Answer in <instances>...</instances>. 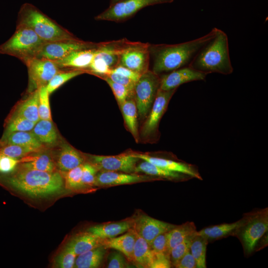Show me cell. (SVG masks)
I'll return each mask as SVG.
<instances>
[{
    "label": "cell",
    "mask_w": 268,
    "mask_h": 268,
    "mask_svg": "<svg viewBox=\"0 0 268 268\" xmlns=\"http://www.w3.org/2000/svg\"><path fill=\"white\" fill-rule=\"evenodd\" d=\"M216 28L200 38L179 44L149 45L152 71L159 75L189 66L201 49L214 37Z\"/></svg>",
    "instance_id": "obj_1"
},
{
    "label": "cell",
    "mask_w": 268,
    "mask_h": 268,
    "mask_svg": "<svg viewBox=\"0 0 268 268\" xmlns=\"http://www.w3.org/2000/svg\"><path fill=\"white\" fill-rule=\"evenodd\" d=\"M189 66L207 74L211 73L231 74L233 67L229 55L227 34L216 28L214 37L201 49Z\"/></svg>",
    "instance_id": "obj_2"
},
{
    "label": "cell",
    "mask_w": 268,
    "mask_h": 268,
    "mask_svg": "<svg viewBox=\"0 0 268 268\" xmlns=\"http://www.w3.org/2000/svg\"><path fill=\"white\" fill-rule=\"evenodd\" d=\"M14 189L32 198H44L57 194L64 189V180L58 172L23 168L7 180Z\"/></svg>",
    "instance_id": "obj_3"
},
{
    "label": "cell",
    "mask_w": 268,
    "mask_h": 268,
    "mask_svg": "<svg viewBox=\"0 0 268 268\" xmlns=\"http://www.w3.org/2000/svg\"><path fill=\"white\" fill-rule=\"evenodd\" d=\"M16 26L31 29L45 42L78 38L30 3L22 5Z\"/></svg>",
    "instance_id": "obj_4"
},
{
    "label": "cell",
    "mask_w": 268,
    "mask_h": 268,
    "mask_svg": "<svg viewBox=\"0 0 268 268\" xmlns=\"http://www.w3.org/2000/svg\"><path fill=\"white\" fill-rule=\"evenodd\" d=\"M44 43L31 29L16 26L11 37L0 45V54L16 57L25 64L36 58Z\"/></svg>",
    "instance_id": "obj_5"
},
{
    "label": "cell",
    "mask_w": 268,
    "mask_h": 268,
    "mask_svg": "<svg viewBox=\"0 0 268 268\" xmlns=\"http://www.w3.org/2000/svg\"><path fill=\"white\" fill-rule=\"evenodd\" d=\"M243 217V223L233 236L239 239L245 253L250 254L268 230V209L267 207L251 212Z\"/></svg>",
    "instance_id": "obj_6"
},
{
    "label": "cell",
    "mask_w": 268,
    "mask_h": 268,
    "mask_svg": "<svg viewBox=\"0 0 268 268\" xmlns=\"http://www.w3.org/2000/svg\"><path fill=\"white\" fill-rule=\"evenodd\" d=\"M160 76L149 69L141 74L134 87V99L140 119L149 113L160 88Z\"/></svg>",
    "instance_id": "obj_7"
},
{
    "label": "cell",
    "mask_w": 268,
    "mask_h": 268,
    "mask_svg": "<svg viewBox=\"0 0 268 268\" xmlns=\"http://www.w3.org/2000/svg\"><path fill=\"white\" fill-rule=\"evenodd\" d=\"M174 0H121L112 5L95 17L97 20L114 22L125 21L142 8L157 4L171 3Z\"/></svg>",
    "instance_id": "obj_8"
},
{
    "label": "cell",
    "mask_w": 268,
    "mask_h": 268,
    "mask_svg": "<svg viewBox=\"0 0 268 268\" xmlns=\"http://www.w3.org/2000/svg\"><path fill=\"white\" fill-rule=\"evenodd\" d=\"M149 46L147 43L127 41L120 52L118 65L140 74L146 71L150 60Z\"/></svg>",
    "instance_id": "obj_9"
},
{
    "label": "cell",
    "mask_w": 268,
    "mask_h": 268,
    "mask_svg": "<svg viewBox=\"0 0 268 268\" xmlns=\"http://www.w3.org/2000/svg\"><path fill=\"white\" fill-rule=\"evenodd\" d=\"M98 44L83 41L78 38L45 42L36 58L55 61L66 57L74 51L96 48Z\"/></svg>",
    "instance_id": "obj_10"
},
{
    "label": "cell",
    "mask_w": 268,
    "mask_h": 268,
    "mask_svg": "<svg viewBox=\"0 0 268 268\" xmlns=\"http://www.w3.org/2000/svg\"><path fill=\"white\" fill-rule=\"evenodd\" d=\"M25 65L28 73V93L47 86L53 76L62 70L54 61L37 58L29 60Z\"/></svg>",
    "instance_id": "obj_11"
},
{
    "label": "cell",
    "mask_w": 268,
    "mask_h": 268,
    "mask_svg": "<svg viewBox=\"0 0 268 268\" xmlns=\"http://www.w3.org/2000/svg\"><path fill=\"white\" fill-rule=\"evenodd\" d=\"M84 155L98 171H119L128 173L134 172L136 163L139 160L133 153H123L114 156L89 154Z\"/></svg>",
    "instance_id": "obj_12"
},
{
    "label": "cell",
    "mask_w": 268,
    "mask_h": 268,
    "mask_svg": "<svg viewBox=\"0 0 268 268\" xmlns=\"http://www.w3.org/2000/svg\"><path fill=\"white\" fill-rule=\"evenodd\" d=\"M176 90L159 89L147 119L141 130L140 135L143 138L154 136L157 134L159 122Z\"/></svg>",
    "instance_id": "obj_13"
},
{
    "label": "cell",
    "mask_w": 268,
    "mask_h": 268,
    "mask_svg": "<svg viewBox=\"0 0 268 268\" xmlns=\"http://www.w3.org/2000/svg\"><path fill=\"white\" fill-rule=\"evenodd\" d=\"M134 219L133 228L135 232L150 245L153 240L160 234L167 232L176 225L141 214Z\"/></svg>",
    "instance_id": "obj_14"
},
{
    "label": "cell",
    "mask_w": 268,
    "mask_h": 268,
    "mask_svg": "<svg viewBox=\"0 0 268 268\" xmlns=\"http://www.w3.org/2000/svg\"><path fill=\"white\" fill-rule=\"evenodd\" d=\"M207 74L197 70L190 66L183 67L160 76V89L170 90L187 82L204 80Z\"/></svg>",
    "instance_id": "obj_15"
},
{
    "label": "cell",
    "mask_w": 268,
    "mask_h": 268,
    "mask_svg": "<svg viewBox=\"0 0 268 268\" xmlns=\"http://www.w3.org/2000/svg\"><path fill=\"white\" fill-rule=\"evenodd\" d=\"M160 180L148 175H140L116 171H99L96 176L95 186L110 187Z\"/></svg>",
    "instance_id": "obj_16"
},
{
    "label": "cell",
    "mask_w": 268,
    "mask_h": 268,
    "mask_svg": "<svg viewBox=\"0 0 268 268\" xmlns=\"http://www.w3.org/2000/svg\"><path fill=\"white\" fill-rule=\"evenodd\" d=\"M133 154L139 159L147 161L164 169L184 174L199 180H202L198 169L192 164L167 158L151 156L145 154L134 153Z\"/></svg>",
    "instance_id": "obj_17"
},
{
    "label": "cell",
    "mask_w": 268,
    "mask_h": 268,
    "mask_svg": "<svg viewBox=\"0 0 268 268\" xmlns=\"http://www.w3.org/2000/svg\"><path fill=\"white\" fill-rule=\"evenodd\" d=\"M97 47L74 51L66 57L54 62L61 69L82 70L87 72Z\"/></svg>",
    "instance_id": "obj_18"
},
{
    "label": "cell",
    "mask_w": 268,
    "mask_h": 268,
    "mask_svg": "<svg viewBox=\"0 0 268 268\" xmlns=\"http://www.w3.org/2000/svg\"><path fill=\"white\" fill-rule=\"evenodd\" d=\"M133 225L134 219H131L94 225L86 231L100 239H110L126 232L133 228Z\"/></svg>",
    "instance_id": "obj_19"
},
{
    "label": "cell",
    "mask_w": 268,
    "mask_h": 268,
    "mask_svg": "<svg viewBox=\"0 0 268 268\" xmlns=\"http://www.w3.org/2000/svg\"><path fill=\"white\" fill-rule=\"evenodd\" d=\"M135 237L136 232L132 228L120 236L103 239V245L107 249H113L120 252L129 261H133Z\"/></svg>",
    "instance_id": "obj_20"
},
{
    "label": "cell",
    "mask_w": 268,
    "mask_h": 268,
    "mask_svg": "<svg viewBox=\"0 0 268 268\" xmlns=\"http://www.w3.org/2000/svg\"><path fill=\"white\" fill-rule=\"evenodd\" d=\"M84 155L70 144L64 143L58 153L57 166L63 172H67L84 163Z\"/></svg>",
    "instance_id": "obj_21"
},
{
    "label": "cell",
    "mask_w": 268,
    "mask_h": 268,
    "mask_svg": "<svg viewBox=\"0 0 268 268\" xmlns=\"http://www.w3.org/2000/svg\"><path fill=\"white\" fill-rule=\"evenodd\" d=\"M103 239L86 231L74 235L66 244L77 255L103 245Z\"/></svg>",
    "instance_id": "obj_22"
},
{
    "label": "cell",
    "mask_w": 268,
    "mask_h": 268,
    "mask_svg": "<svg viewBox=\"0 0 268 268\" xmlns=\"http://www.w3.org/2000/svg\"><path fill=\"white\" fill-rule=\"evenodd\" d=\"M134 173H143L146 175L153 176L160 180L184 181L192 178L191 176L173 171H169L146 161L136 165Z\"/></svg>",
    "instance_id": "obj_23"
},
{
    "label": "cell",
    "mask_w": 268,
    "mask_h": 268,
    "mask_svg": "<svg viewBox=\"0 0 268 268\" xmlns=\"http://www.w3.org/2000/svg\"><path fill=\"white\" fill-rule=\"evenodd\" d=\"M244 221V217L230 223H223L205 227L197 233L206 238L208 242L218 240L229 235H234L235 231Z\"/></svg>",
    "instance_id": "obj_24"
},
{
    "label": "cell",
    "mask_w": 268,
    "mask_h": 268,
    "mask_svg": "<svg viewBox=\"0 0 268 268\" xmlns=\"http://www.w3.org/2000/svg\"><path fill=\"white\" fill-rule=\"evenodd\" d=\"M33 153L19 160L21 167L27 169L46 172L55 171V165L52 158L46 153Z\"/></svg>",
    "instance_id": "obj_25"
},
{
    "label": "cell",
    "mask_w": 268,
    "mask_h": 268,
    "mask_svg": "<svg viewBox=\"0 0 268 268\" xmlns=\"http://www.w3.org/2000/svg\"><path fill=\"white\" fill-rule=\"evenodd\" d=\"M2 145L14 144L41 150L44 145L36 138L31 131L14 132L3 135Z\"/></svg>",
    "instance_id": "obj_26"
},
{
    "label": "cell",
    "mask_w": 268,
    "mask_h": 268,
    "mask_svg": "<svg viewBox=\"0 0 268 268\" xmlns=\"http://www.w3.org/2000/svg\"><path fill=\"white\" fill-rule=\"evenodd\" d=\"M29 93L26 98L18 103L14 113L37 123L40 120L38 113V89Z\"/></svg>",
    "instance_id": "obj_27"
},
{
    "label": "cell",
    "mask_w": 268,
    "mask_h": 268,
    "mask_svg": "<svg viewBox=\"0 0 268 268\" xmlns=\"http://www.w3.org/2000/svg\"><path fill=\"white\" fill-rule=\"evenodd\" d=\"M198 231L193 222H186L176 226L167 232L169 254L170 250L177 245L195 235Z\"/></svg>",
    "instance_id": "obj_28"
},
{
    "label": "cell",
    "mask_w": 268,
    "mask_h": 268,
    "mask_svg": "<svg viewBox=\"0 0 268 268\" xmlns=\"http://www.w3.org/2000/svg\"><path fill=\"white\" fill-rule=\"evenodd\" d=\"M125 124L136 142L138 141L137 110L134 97H129L120 106Z\"/></svg>",
    "instance_id": "obj_29"
},
{
    "label": "cell",
    "mask_w": 268,
    "mask_h": 268,
    "mask_svg": "<svg viewBox=\"0 0 268 268\" xmlns=\"http://www.w3.org/2000/svg\"><path fill=\"white\" fill-rule=\"evenodd\" d=\"M107 249L100 246L80 254L76 258L74 268H97L101 265Z\"/></svg>",
    "instance_id": "obj_30"
},
{
    "label": "cell",
    "mask_w": 268,
    "mask_h": 268,
    "mask_svg": "<svg viewBox=\"0 0 268 268\" xmlns=\"http://www.w3.org/2000/svg\"><path fill=\"white\" fill-rule=\"evenodd\" d=\"M42 144L53 145L58 139V133L52 121L39 120L31 131Z\"/></svg>",
    "instance_id": "obj_31"
},
{
    "label": "cell",
    "mask_w": 268,
    "mask_h": 268,
    "mask_svg": "<svg viewBox=\"0 0 268 268\" xmlns=\"http://www.w3.org/2000/svg\"><path fill=\"white\" fill-rule=\"evenodd\" d=\"M152 257L153 252L150 245L145 239L136 233L133 261L138 266L150 268Z\"/></svg>",
    "instance_id": "obj_32"
},
{
    "label": "cell",
    "mask_w": 268,
    "mask_h": 268,
    "mask_svg": "<svg viewBox=\"0 0 268 268\" xmlns=\"http://www.w3.org/2000/svg\"><path fill=\"white\" fill-rule=\"evenodd\" d=\"M208 243L206 238L197 233L191 239L189 250L196 261L197 268H206V254Z\"/></svg>",
    "instance_id": "obj_33"
},
{
    "label": "cell",
    "mask_w": 268,
    "mask_h": 268,
    "mask_svg": "<svg viewBox=\"0 0 268 268\" xmlns=\"http://www.w3.org/2000/svg\"><path fill=\"white\" fill-rule=\"evenodd\" d=\"M85 72L84 70L78 69L61 70L48 83L47 89L50 94L69 80Z\"/></svg>",
    "instance_id": "obj_34"
},
{
    "label": "cell",
    "mask_w": 268,
    "mask_h": 268,
    "mask_svg": "<svg viewBox=\"0 0 268 268\" xmlns=\"http://www.w3.org/2000/svg\"><path fill=\"white\" fill-rule=\"evenodd\" d=\"M36 123L13 113L7 123L4 135L14 132L31 131Z\"/></svg>",
    "instance_id": "obj_35"
},
{
    "label": "cell",
    "mask_w": 268,
    "mask_h": 268,
    "mask_svg": "<svg viewBox=\"0 0 268 268\" xmlns=\"http://www.w3.org/2000/svg\"><path fill=\"white\" fill-rule=\"evenodd\" d=\"M39 151L34 148L14 144H4L0 146V156H6L18 160Z\"/></svg>",
    "instance_id": "obj_36"
},
{
    "label": "cell",
    "mask_w": 268,
    "mask_h": 268,
    "mask_svg": "<svg viewBox=\"0 0 268 268\" xmlns=\"http://www.w3.org/2000/svg\"><path fill=\"white\" fill-rule=\"evenodd\" d=\"M38 113L40 120H52L49 95L46 86L38 89Z\"/></svg>",
    "instance_id": "obj_37"
},
{
    "label": "cell",
    "mask_w": 268,
    "mask_h": 268,
    "mask_svg": "<svg viewBox=\"0 0 268 268\" xmlns=\"http://www.w3.org/2000/svg\"><path fill=\"white\" fill-rule=\"evenodd\" d=\"M77 255L67 246L56 257L54 266L59 268H74Z\"/></svg>",
    "instance_id": "obj_38"
},
{
    "label": "cell",
    "mask_w": 268,
    "mask_h": 268,
    "mask_svg": "<svg viewBox=\"0 0 268 268\" xmlns=\"http://www.w3.org/2000/svg\"><path fill=\"white\" fill-rule=\"evenodd\" d=\"M100 77H102L111 87L119 106L128 98L134 97V94L125 86L113 81L106 75Z\"/></svg>",
    "instance_id": "obj_39"
},
{
    "label": "cell",
    "mask_w": 268,
    "mask_h": 268,
    "mask_svg": "<svg viewBox=\"0 0 268 268\" xmlns=\"http://www.w3.org/2000/svg\"><path fill=\"white\" fill-rule=\"evenodd\" d=\"M83 165H80L66 172L65 184L68 189L78 190L84 188L81 181Z\"/></svg>",
    "instance_id": "obj_40"
},
{
    "label": "cell",
    "mask_w": 268,
    "mask_h": 268,
    "mask_svg": "<svg viewBox=\"0 0 268 268\" xmlns=\"http://www.w3.org/2000/svg\"><path fill=\"white\" fill-rule=\"evenodd\" d=\"M98 169L90 162H84L82 173V184L84 188L95 186Z\"/></svg>",
    "instance_id": "obj_41"
},
{
    "label": "cell",
    "mask_w": 268,
    "mask_h": 268,
    "mask_svg": "<svg viewBox=\"0 0 268 268\" xmlns=\"http://www.w3.org/2000/svg\"><path fill=\"white\" fill-rule=\"evenodd\" d=\"M192 237L177 245L170 250L169 258L172 266H174L189 250Z\"/></svg>",
    "instance_id": "obj_42"
},
{
    "label": "cell",
    "mask_w": 268,
    "mask_h": 268,
    "mask_svg": "<svg viewBox=\"0 0 268 268\" xmlns=\"http://www.w3.org/2000/svg\"><path fill=\"white\" fill-rule=\"evenodd\" d=\"M167 232L160 234L156 236L151 242L150 246L153 252L169 256Z\"/></svg>",
    "instance_id": "obj_43"
},
{
    "label": "cell",
    "mask_w": 268,
    "mask_h": 268,
    "mask_svg": "<svg viewBox=\"0 0 268 268\" xmlns=\"http://www.w3.org/2000/svg\"><path fill=\"white\" fill-rule=\"evenodd\" d=\"M130 266L125 258V256L120 252H113L108 257V268H126Z\"/></svg>",
    "instance_id": "obj_44"
},
{
    "label": "cell",
    "mask_w": 268,
    "mask_h": 268,
    "mask_svg": "<svg viewBox=\"0 0 268 268\" xmlns=\"http://www.w3.org/2000/svg\"><path fill=\"white\" fill-rule=\"evenodd\" d=\"M153 252L152 261L150 268H169L171 263L168 255Z\"/></svg>",
    "instance_id": "obj_45"
},
{
    "label": "cell",
    "mask_w": 268,
    "mask_h": 268,
    "mask_svg": "<svg viewBox=\"0 0 268 268\" xmlns=\"http://www.w3.org/2000/svg\"><path fill=\"white\" fill-rule=\"evenodd\" d=\"M18 163V159L6 156H0V172L4 174L11 172Z\"/></svg>",
    "instance_id": "obj_46"
},
{
    "label": "cell",
    "mask_w": 268,
    "mask_h": 268,
    "mask_svg": "<svg viewBox=\"0 0 268 268\" xmlns=\"http://www.w3.org/2000/svg\"><path fill=\"white\" fill-rule=\"evenodd\" d=\"M105 75L108 76L113 81L125 86L134 94V87L135 83L134 81L117 73H110Z\"/></svg>",
    "instance_id": "obj_47"
},
{
    "label": "cell",
    "mask_w": 268,
    "mask_h": 268,
    "mask_svg": "<svg viewBox=\"0 0 268 268\" xmlns=\"http://www.w3.org/2000/svg\"><path fill=\"white\" fill-rule=\"evenodd\" d=\"M110 73H115L126 77L136 82L141 74L127 67L118 65L111 70Z\"/></svg>",
    "instance_id": "obj_48"
},
{
    "label": "cell",
    "mask_w": 268,
    "mask_h": 268,
    "mask_svg": "<svg viewBox=\"0 0 268 268\" xmlns=\"http://www.w3.org/2000/svg\"><path fill=\"white\" fill-rule=\"evenodd\" d=\"M174 266L177 268H197V263L189 250Z\"/></svg>",
    "instance_id": "obj_49"
},
{
    "label": "cell",
    "mask_w": 268,
    "mask_h": 268,
    "mask_svg": "<svg viewBox=\"0 0 268 268\" xmlns=\"http://www.w3.org/2000/svg\"><path fill=\"white\" fill-rule=\"evenodd\" d=\"M121 0H110V5H112L119 1H120Z\"/></svg>",
    "instance_id": "obj_50"
},
{
    "label": "cell",
    "mask_w": 268,
    "mask_h": 268,
    "mask_svg": "<svg viewBox=\"0 0 268 268\" xmlns=\"http://www.w3.org/2000/svg\"><path fill=\"white\" fill-rule=\"evenodd\" d=\"M2 145V144L1 142H0V146L1 145Z\"/></svg>",
    "instance_id": "obj_51"
}]
</instances>
